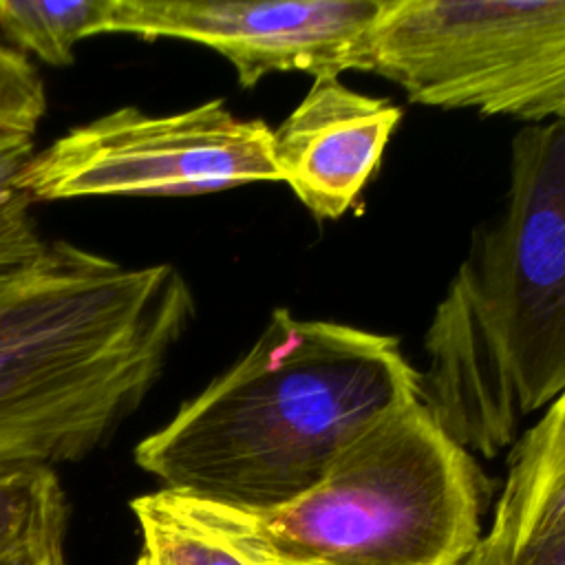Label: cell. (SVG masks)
I'll return each instance as SVG.
<instances>
[{"label": "cell", "instance_id": "cell-1", "mask_svg": "<svg viewBox=\"0 0 565 565\" xmlns=\"http://www.w3.org/2000/svg\"><path fill=\"white\" fill-rule=\"evenodd\" d=\"M419 397L422 375L397 338L276 309L230 369L135 446V463L163 488L269 510Z\"/></svg>", "mask_w": 565, "mask_h": 565}, {"label": "cell", "instance_id": "cell-2", "mask_svg": "<svg viewBox=\"0 0 565 565\" xmlns=\"http://www.w3.org/2000/svg\"><path fill=\"white\" fill-rule=\"evenodd\" d=\"M194 311L174 265L130 267L68 241L0 278V472L55 468L108 441Z\"/></svg>", "mask_w": 565, "mask_h": 565}, {"label": "cell", "instance_id": "cell-3", "mask_svg": "<svg viewBox=\"0 0 565 565\" xmlns=\"http://www.w3.org/2000/svg\"><path fill=\"white\" fill-rule=\"evenodd\" d=\"M419 402L499 455L565 386V119L523 126L501 210L472 232L424 333Z\"/></svg>", "mask_w": 565, "mask_h": 565}, {"label": "cell", "instance_id": "cell-4", "mask_svg": "<svg viewBox=\"0 0 565 565\" xmlns=\"http://www.w3.org/2000/svg\"><path fill=\"white\" fill-rule=\"evenodd\" d=\"M483 486L472 452L413 402L278 508L205 501L254 565H463L481 541Z\"/></svg>", "mask_w": 565, "mask_h": 565}, {"label": "cell", "instance_id": "cell-5", "mask_svg": "<svg viewBox=\"0 0 565 565\" xmlns=\"http://www.w3.org/2000/svg\"><path fill=\"white\" fill-rule=\"evenodd\" d=\"M371 73L419 106L565 119V0H388Z\"/></svg>", "mask_w": 565, "mask_h": 565}, {"label": "cell", "instance_id": "cell-6", "mask_svg": "<svg viewBox=\"0 0 565 565\" xmlns=\"http://www.w3.org/2000/svg\"><path fill=\"white\" fill-rule=\"evenodd\" d=\"M280 181L271 128L223 99L172 115L121 106L38 150L20 174L35 203L84 196H194Z\"/></svg>", "mask_w": 565, "mask_h": 565}, {"label": "cell", "instance_id": "cell-7", "mask_svg": "<svg viewBox=\"0 0 565 565\" xmlns=\"http://www.w3.org/2000/svg\"><path fill=\"white\" fill-rule=\"evenodd\" d=\"M388 0H113L108 33L188 40L236 71L241 88L271 73H371L373 29Z\"/></svg>", "mask_w": 565, "mask_h": 565}, {"label": "cell", "instance_id": "cell-8", "mask_svg": "<svg viewBox=\"0 0 565 565\" xmlns=\"http://www.w3.org/2000/svg\"><path fill=\"white\" fill-rule=\"evenodd\" d=\"M402 110L358 93L340 77H318L271 130L280 181L320 221L344 216L377 170Z\"/></svg>", "mask_w": 565, "mask_h": 565}, {"label": "cell", "instance_id": "cell-9", "mask_svg": "<svg viewBox=\"0 0 565 565\" xmlns=\"http://www.w3.org/2000/svg\"><path fill=\"white\" fill-rule=\"evenodd\" d=\"M558 536H565V386L514 439L481 543L519 550Z\"/></svg>", "mask_w": 565, "mask_h": 565}, {"label": "cell", "instance_id": "cell-10", "mask_svg": "<svg viewBox=\"0 0 565 565\" xmlns=\"http://www.w3.org/2000/svg\"><path fill=\"white\" fill-rule=\"evenodd\" d=\"M141 552L135 565H254L216 525L207 501L159 488L135 497Z\"/></svg>", "mask_w": 565, "mask_h": 565}, {"label": "cell", "instance_id": "cell-11", "mask_svg": "<svg viewBox=\"0 0 565 565\" xmlns=\"http://www.w3.org/2000/svg\"><path fill=\"white\" fill-rule=\"evenodd\" d=\"M110 15L113 0H0V31L7 40L53 66H68L82 40L108 33Z\"/></svg>", "mask_w": 565, "mask_h": 565}, {"label": "cell", "instance_id": "cell-12", "mask_svg": "<svg viewBox=\"0 0 565 565\" xmlns=\"http://www.w3.org/2000/svg\"><path fill=\"white\" fill-rule=\"evenodd\" d=\"M64 499L55 468H15L0 472V554L15 545L35 521Z\"/></svg>", "mask_w": 565, "mask_h": 565}, {"label": "cell", "instance_id": "cell-13", "mask_svg": "<svg viewBox=\"0 0 565 565\" xmlns=\"http://www.w3.org/2000/svg\"><path fill=\"white\" fill-rule=\"evenodd\" d=\"M46 113V90L24 53L0 42V135L33 137Z\"/></svg>", "mask_w": 565, "mask_h": 565}, {"label": "cell", "instance_id": "cell-14", "mask_svg": "<svg viewBox=\"0 0 565 565\" xmlns=\"http://www.w3.org/2000/svg\"><path fill=\"white\" fill-rule=\"evenodd\" d=\"M35 152L33 137L0 135V243L42 238L31 214L33 203L18 185Z\"/></svg>", "mask_w": 565, "mask_h": 565}, {"label": "cell", "instance_id": "cell-15", "mask_svg": "<svg viewBox=\"0 0 565 565\" xmlns=\"http://www.w3.org/2000/svg\"><path fill=\"white\" fill-rule=\"evenodd\" d=\"M66 497L55 501L35 525L7 552L0 554V565H66L64 532H66Z\"/></svg>", "mask_w": 565, "mask_h": 565}, {"label": "cell", "instance_id": "cell-16", "mask_svg": "<svg viewBox=\"0 0 565 565\" xmlns=\"http://www.w3.org/2000/svg\"><path fill=\"white\" fill-rule=\"evenodd\" d=\"M463 565H565V536L519 550H494L479 541Z\"/></svg>", "mask_w": 565, "mask_h": 565}, {"label": "cell", "instance_id": "cell-17", "mask_svg": "<svg viewBox=\"0 0 565 565\" xmlns=\"http://www.w3.org/2000/svg\"><path fill=\"white\" fill-rule=\"evenodd\" d=\"M49 241H18V243H0V278L18 274L31 267L46 249Z\"/></svg>", "mask_w": 565, "mask_h": 565}]
</instances>
